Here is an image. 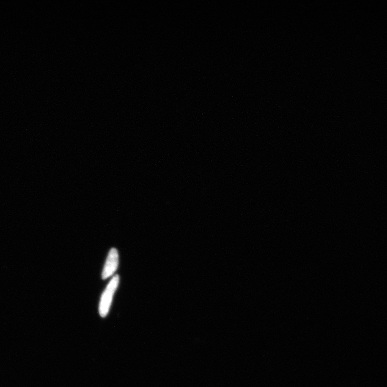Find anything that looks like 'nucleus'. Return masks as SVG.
I'll use <instances>...</instances> for the list:
<instances>
[{
  "instance_id": "obj_1",
  "label": "nucleus",
  "mask_w": 387,
  "mask_h": 387,
  "mask_svg": "<svg viewBox=\"0 0 387 387\" xmlns=\"http://www.w3.org/2000/svg\"><path fill=\"white\" fill-rule=\"evenodd\" d=\"M119 281V276L116 275L113 277L102 295L99 307V313L102 317H105L108 314L113 296L117 289Z\"/></svg>"
},
{
  "instance_id": "obj_2",
  "label": "nucleus",
  "mask_w": 387,
  "mask_h": 387,
  "mask_svg": "<svg viewBox=\"0 0 387 387\" xmlns=\"http://www.w3.org/2000/svg\"><path fill=\"white\" fill-rule=\"evenodd\" d=\"M118 265V254L117 249L112 248L109 253L108 256L102 272V278L106 280L112 275L116 271Z\"/></svg>"
}]
</instances>
